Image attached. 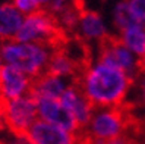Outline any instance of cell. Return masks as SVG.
Instances as JSON below:
<instances>
[{"mask_svg": "<svg viewBox=\"0 0 145 144\" xmlns=\"http://www.w3.org/2000/svg\"><path fill=\"white\" fill-rule=\"evenodd\" d=\"M31 78L22 71L10 65H2L0 69V96L5 99H16L24 96L29 88Z\"/></svg>", "mask_w": 145, "mask_h": 144, "instance_id": "7", "label": "cell"}, {"mask_svg": "<svg viewBox=\"0 0 145 144\" xmlns=\"http://www.w3.org/2000/svg\"><path fill=\"white\" fill-rule=\"evenodd\" d=\"M24 24V16L13 3L0 5V41L13 40Z\"/></svg>", "mask_w": 145, "mask_h": 144, "instance_id": "9", "label": "cell"}, {"mask_svg": "<svg viewBox=\"0 0 145 144\" xmlns=\"http://www.w3.org/2000/svg\"><path fill=\"white\" fill-rule=\"evenodd\" d=\"M136 69H138V72L145 75V56L139 57L138 60H136Z\"/></svg>", "mask_w": 145, "mask_h": 144, "instance_id": "15", "label": "cell"}, {"mask_svg": "<svg viewBox=\"0 0 145 144\" xmlns=\"http://www.w3.org/2000/svg\"><path fill=\"white\" fill-rule=\"evenodd\" d=\"M138 19L145 22V0H125Z\"/></svg>", "mask_w": 145, "mask_h": 144, "instance_id": "13", "label": "cell"}, {"mask_svg": "<svg viewBox=\"0 0 145 144\" xmlns=\"http://www.w3.org/2000/svg\"><path fill=\"white\" fill-rule=\"evenodd\" d=\"M119 37L131 52L136 53L139 57L145 56V22L125 28L123 31H120Z\"/></svg>", "mask_w": 145, "mask_h": 144, "instance_id": "10", "label": "cell"}, {"mask_svg": "<svg viewBox=\"0 0 145 144\" xmlns=\"http://www.w3.org/2000/svg\"><path fill=\"white\" fill-rule=\"evenodd\" d=\"M98 63L119 68L132 78H136L139 74L131 50L123 44L119 36L108 32L98 40Z\"/></svg>", "mask_w": 145, "mask_h": 144, "instance_id": "4", "label": "cell"}, {"mask_svg": "<svg viewBox=\"0 0 145 144\" xmlns=\"http://www.w3.org/2000/svg\"><path fill=\"white\" fill-rule=\"evenodd\" d=\"M133 82L135 78L119 68L98 63L89 68L78 84L91 106L98 109L122 105Z\"/></svg>", "mask_w": 145, "mask_h": 144, "instance_id": "1", "label": "cell"}, {"mask_svg": "<svg viewBox=\"0 0 145 144\" xmlns=\"http://www.w3.org/2000/svg\"><path fill=\"white\" fill-rule=\"evenodd\" d=\"M25 138L31 144H82V132H71L44 119H35Z\"/></svg>", "mask_w": 145, "mask_h": 144, "instance_id": "5", "label": "cell"}, {"mask_svg": "<svg viewBox=\"0 0 145 144\" xmlns=\"http://www.w3.org/2000/svg\"><path fill=\"white\" fill-rule=\"evenodd\" d=\"M2 97V96H0ZM2 116L5 126L15 137H24L29 126L37 119V105L32 97L21 96L16 99L2 97Z\"/></svg>", "mask_w": 145, "mask_h": 144, "instance_id": "3", "label": "cell"}, {"mask_svg": "<svg viewBox=\"0 0 145 144\" xmlns=\"http://www.w3.org/2000/svg\"><path fill=\"white\" fill-rule=\"evenodd\" d=\"M0 100H2V97H0ZM5 128H6V126H5V122H3V116H2V103H0V132H2Z\"/></svg>", "mask_w": 145, "mask_h": 144, "instance_id": "17", "label": "cell"}, {"mask_svg": "<svg viewBox=\"0 0 145 144\" xmlns=\"http://www.w3.org/2000/svg\"><path fill=\"white\" fill-rule=\"evenodd\" d=\"M37 2H38V5H40L41 7H46L50 2H52V0H37Z\"/></svg>", "mask_w": 145, "mask_h": 144, "instance_id": "18", "label": "cell"}, {"mask_svg": "<svg viewBox=\"0 0 145 144\" xmlns=\"http://www.w3.org/2000/svg\"><path fill=\"white\" fill-rule=\"evenodd\" d=\"M91 144H141V140L131 132H125V134L117 135L114 138L104 140V141H92L91 140Z\"/></svg>", "mask_w": 145, "mask_h": 144, "instance_id": "12", "label": "cell"}, {"mask_svg": "<svg viewBox=\"0 0 145 144\" xmlns=\"http://www.w3.org/2000/svg\"><path fill=\"white\" fill-rule=\"evenodd\" d=\"M142 138H145V119H142Z\"/></svg>", "mask_w": 145, "mask_h": 144, "instance_id": "19", "label": "cell"}, {"mask_svg": "<svg viewBox=\"0 0 145 144\" xmlns=\"http://www.w3.org/2000/svg\"><path fill=\"white\" fill-rule=\"evenodd\" d=\"M13 5L16 6V9H19L21 12L27 15L41 7L37 0H13Z\"/></svg>", "mask_w": 145, "mask_h": 144, "instance_id": "14", "label": "cell"}, {"mask_svg": "<svg viewBox=\"0 0 145 144\" xmlns=\"http://www.w3.org/2000/svg\"><path fill=\"white\" fill-rule=\"evenodd\" d=\"M139 90H141V97H142V101L145 103V75L141 80V84H139Z\"/></svg>", "mask_w": 145, "mask_h": 144, "instance_id": "16", "label": "cell"}, {"mask_svg": "<svg viewBox=\"0 0 145 144\" xmlns=\"http://www.w3.org/2000/svg\"><path fill=\"white\" fill-rule=\"evenodd\" d=\"M107 34L103 19L98 12L88 9L87 6L79 11V22H78V36L85 40H100Z\"/></svg>", "mask_w": 145, "mask_h": 144, "instance_id": "8", "label": "cell"}, {"mask_svg": "<svg viewBox=\"0 0 145 144\" xmlns=\"http://www.w3.org/2000/svg\"><path fill=\"white\" fill-rule=\"evenodd\" d=\"M37 105V112L44 118V121L54 124L57 126L71 131V132H81L82 128L75 118V115L63 106V103L59 99H48V97H40L34 100Z\"/></svg>", "mask_w": 145, "mask_h": 144, "instance_id": "6", "label": "cell"}, {"mask_svg": "<svg viewBox=\"0 0 145 144\" xmlns=\"http://www.w3.org/2000/svg\"><path fill=\"white\" fill-rule=\"evenodd\" d=\"M142 24L141 19H138L136 16L133 15V12L131 11V7L127 6V3L125 0H122L120 3L116 5V9H114V25L116 28L119 30V32L123 31L125 28H129L132 25H138Z\"/></svg>", "mask_w": 145, "mask_h": 144, "instance_id": "11", "label": "cell"}, {"mask_svg": "<svg viewBox=\"0 0 145 144\" xmlns=\"http://www.w3.org/2000/svg\"><path fill=\"white\" fill-rule=\"evenodd\" d=\"M50 50L37 43H19L13 40L0 41V59L6 65L27 74L29 78L40 75L46 69Z\"/></svg>", "mask_w": 145, "mask_h": 144, "instance_id": "2", "label": "cell"}]
</instances>
